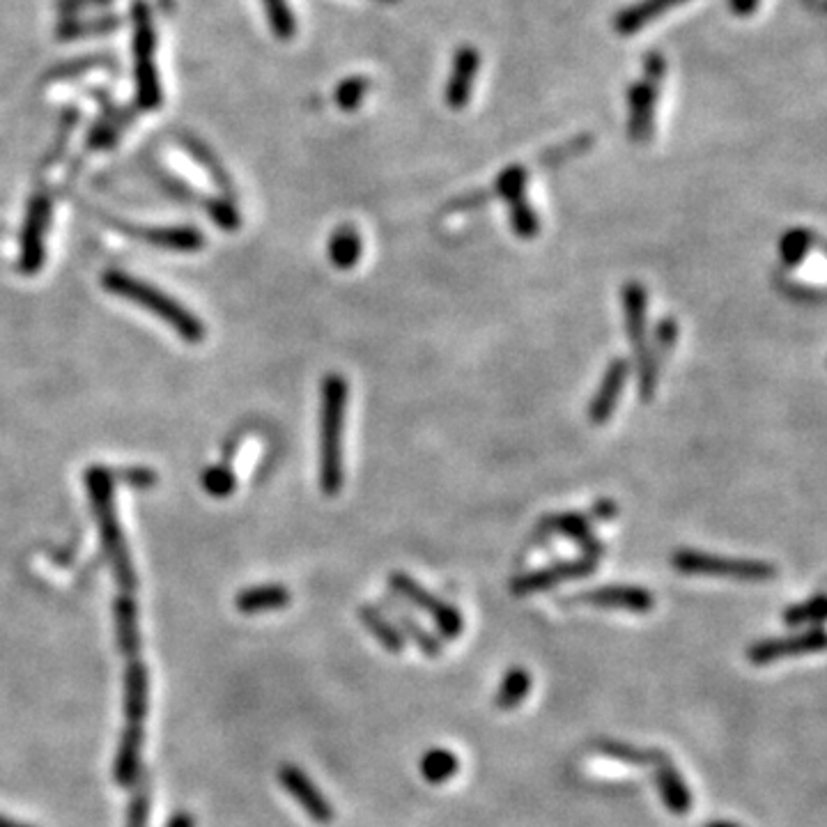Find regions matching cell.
<instances>
[{"label": "cell", "mask_w": 827, "mask_h": 827, "mask_svg": "<svg viewBox=\"0 0 827 827\" xmlns=\"http://www.w3.org/2000/svg\"><path fill=\"white\" fill-rule=\"evenodd\" d=\"M706 827H743V825H738V823H734V820H713V823H708Z\"/></svg>", "instance_id": "50"}, {"label": "cell", "mask_w": 827, "mask_h": 827, "mask_svg": "<svg viewBox=\"0 0 827 827\" xmlns=\"http://www.w3.org/2000/svg\"><path fill=\"white\" fill-rule=\"evenodd\" d=\"M495 191H471L446 205V215H460V212H474L478 207H486L492 200Z\"/></svg>", "instance_id": "41"}, {"label": "cell", "mask_w": 827, "mask_h": 827, "mask_svg": "<svg viewBox=\"0 0 827 827\" xmlns=\"http://www.w3.org/2000/svg\"><path fill=\"white\" fill-rule=\"evenodd\" d=\"M687 3V0H639V3L620 10L614 19V28L620 34H635L637 30L646 28L658 17L667 14L669 10Z\"/></svg>", "instance_id": "22"}, {"label": "cell", "mask_w": 827, "mask_h": 827, "mask_svg": "<svg viewBox=\"0 0 827 827\" xmlns=\"http://www.w3.org/2000/svg\"><path fill=\"white\" fill-rule=\"evenodd\" d=\"M292 600V594L283 584H262L249 586L235 598V607L241 614H267L286 609Z\"/></svg>", "instance_id": "21"}, {"label": "cell", "mask_w": 827, "mask_h": 827, "mask_svg": "<svg viewBox=\"0 0 827 827\" xmlns=\"http://www.w3.org/2000/svg\"><path fill=\"white\" fill-rule=\"evenodd\" d=\"M361 235L357 232L355 226H340L331 232L329 237V245H327V256H329V262L336 267V269H352L357 267L359 258H361Z\"/></svg>", "instance_id": "25"}, {"label": "cell", "mask_w": 827, "mask_h": 827, "mask_svg": "<svg viewBox=\"0 0 827 827\" xmlns=\"http://www.w3.org/2000/svg\"><path fill=\"white\" fill-rule=\"evenodd\" d=\"M86 486L90 492V501L97 515L99 522V534H101V545L107 549V555L113 564L116 579L120 584L122 594H133L136 591V572L131 566L129 549L124 545L116 508H113V478L107 469L92 467L86 471Z\"/></svg>", "instance_id": "2"}, {"label": "cell", "mask_w": 827, "mask_h": 827, "mask_svg": "<svg viewBox=\"0 0 827 827\" xmlns=\"http://www.w3.org/2000/svg\"><path fill=\"white\" fill-rule=\"evenodd\" d=\"M531 689V674L522 667H512L506 671L497 695H495V706L499 710H515L520 706Z\"/></svg>", "instance_id": "29"}, {"label": "cell", "mask_w": 827, "mask_h": 827, "mask_svg": "<svg viewBox=\"0 0 827 827\" xmlns=\"http://www.w3.org/2000/svg\"><path fill=\"white\" fill-rule=\"evenodd\" d=\"M385 605H389V609L393 611L396 616V626L400 630L402 637H407L409 641L417 644V648L428 655V658H439V655L444 652V644L439 637H435L432 632H428L424 626L417 624V618L409 616L407 611H402L393 600H385Z\"/></svg>", "instance_id": "27"}, {"label": "cell", "mask_w": 827, "mask_h": 827, "mask_svg": "<svg viewBox=\"0 0 827 827\" xmlns=\"http://www.w3.org/2000/svg\"><path fill=\"white\" fill-rule=\"evenodd\" d=\"M527 193V170L522 166H508L504 168L497 180H495V196L504 198L506 202L517 198V196H525Z\"/></svg>", "instance_id": "38"}, {"label": "cell", "mask_w": 827, "mask_h": 827, "mask_svg": "<svg viewBox=\"0 0 827 827\" xmlns=\"http://www.w3.org/2000/svg\"><path fill=\"white\" fill-rule=\"evenodd\" d=\"M131 51H133V83L136 103L141 111H157L163 103V88L157 67V28L146 0H133L131 6Z\"/></svg>", "instance_id": "5"}, {"label": "cell", "mask_w": 827, "mask_h": 827, "mask_svg": "<svg viewBox=\"0 0 827 827\" xmlns=\"http://www.w3.org/2000/svg\"><path fill=\"white\" fill-rule=\"evenodd\" d=\"M596 749L602 756L614 758V761H620V764H628V766H655L667 754L660 749H641V747L618 743V740H598Z\"/></svg>", "instance_id": "30"}, {"label": "cell", "mask_w": 827, "mask_h": 827, "mask_svg": "<svg viewBox=\"0 0 827 827\" xmlns=\"http://www.w3.org/2000/svg\"><path fill=\"white\" fill-rule=\"evenodd\" d=\"M182 146L187 148V152L207 170V172H210V178L217 182V187H221V191L226 193V196H232V187H230V178H228V172L223 170V166H219V161H217V157L210 152V150H207V146H202L200 141H196V138L193 136H185L182 138Z\"/></svg>", "instance_id": "33"}, {"label": "cell", "mask_w": 827, "mask_h": 827, "mask_svg": "<svg viewBox=\"0 0 827 827\" xmlns=\"http://www.w3.org/2000/svg\"><path fill=\"white\" fill-rule=\"evenodd\" d=\"M111 64H113V58H109V56H101V53L99 56H86V58L69 60V62H62V64L49 69L47 81H69V79L90 72V69L111 67Z\"/></svg>", "instance_id": "36"}, {"label": "cell", "mask_w": 827, "mask_h": 827, "mask_svg": "<svg viewBox=\"0 0 827 827\" xmlns=\"http://www.w3.org/2000/svg\"><path fill=\"white\" fill-rule=\"evenodd\" d=\"M262 8L273 38L290 42L297 34V17L288 6V0H262Z\"/></svg>", "instance_id": "31"}, {"label": "cell", "mask_w": 827, "mask_h": 827, "mask_svg": "<svg viewBox=\"0 0 827 827\" xmlns=\"http://www.w3.org/2000/svg\"><path fill=\"white\" fill-rule=\"evenodd\" d=\"M784 620L788 626L793 628H800V626H816V624H823V620H827V598L825 596H816L803 605H796V607H788L784 611Z\"/></svg>", "instance_id": "35"}, {"label": "cell", "mask_w": 827, "mask_h": 827, "mask_svg": "<svg viewBox=\"0 0 827 827\" xmlns=\"http://www.w3.org/2000/svg\"><path fill=\"white\" fill-rule=\"evenodd\" d=\"M348 382L338 372L322 379L320 405V488L336 497L342 488V421L348 407Z\"/></svg>", "instance_id": "1"}, {"label": "cell", "mask_w": 827, "mask_h": 827, "mask_svg": "<svg viewBox=\"0 0 827 827\" xmlns=\"http://www.w3.org/2000/svg\"><path fill=\"white\" fill-rule=\"evenodd\" d=\"M620 303H624L626 333L632 345L635 363L641 368L648 359V292L641 283L630 281L620 290Z\"/></svg>", "instance_id": "14"}, {"label": "cell", "mask_w": 827, "mask_h": 827, "mask_svg": "<svg viewBox=\"0 0 827 827\" xmlns=\"http://www.w3.org/2000/svg\"><path fill=\"white\" fill-rule=\"evenodd\" d=\"M667 74V60L660 53H648L644 60V79L660 86Z\"/></svg>", "instance_id": "44"}, {"label": "cell", "mask_w": 827, "mask_h": 827, "mask_svg": "<svg viewBox=\"0 0 827 827\" xmlns=\"http://www.w3.org/2000/svg\"><path fill=\"white\" fill-rule=\"evenodd\" d=\"M389 586L393 589V594H398L402 600H407L409 605L426 611L432 618V624H435L437 632L441 635V639L451 641V639H458L465 632L462 614L451 602H446V600L437 598L435 594H430L428 589H424V586L414 577L396 570V572L389 575Z\"/></svg>", "instance_id": "7"}, {"label": "cell", "mask_w": 827, "mask_h": 827, "mask_svg": "<svg viewBox=\"0 0 827 827\" xmlns=\"http://www.w3.org/2000/svg\"><path fill=\"white\" fill-rule=\"evenodd\" d=\"M655 784H658L660 798L665 807L674 816H685L693 809V793H689L682 775L674 766L671 758L665 754L658 764H655Z\"/></svg>", "instance_id": "19"}, {"label": "cell", "mask_w": 827, "mask_h": 827, "mask_svg": "<svg viewBox=\"0 0 827 827\" xmlns=\"http://www.w3.org/2000/svg\"><path fill=\"white\" fill-rule=\"evenodd\" d=\"M101 283L109 292H113V295H118L127 301H133L136 306L150 310V313L157 316L159 320L168 322L172 329H176V333L182 340H187V342H202L205 340V336H207L205 325L193 313H189L185 306H180L176 299H170L168 295H163L155 286L138 281V279H133V276H127L122 271H107V273H103Z\"/></svg>", "instance_id": "4"}, {"label": "cell", "mask_w": 827, "mask_h": 827, "mask_svg": "<svg viewBox=\"0 0 827 827\" xmlns=\"http://www.w3.org/2000/svg\"><path fill=\"white\" fill-rule=\"evenodd\" d=\"M150 680L148 669L141 660H131L124 676V713L127 729L116 758V779L122 786H131L138 779L141 768V745H143V721L148 715Z\"/></svg>", "instance_id": "3"}, {"label": "cell", "mask_w": 827, "mask_h": 827, "mask_svg": "<svg viewBox=\"0 0 827 827\" xmlns=\"http://www.w3.org/2000/svg\"><path fill=\"white\" fill-rule=\"evenodd\" d=\"M51 219V198L40 191L28 207V217L21 235V271L34 273L44 262V235Z\"/></svg>", "instance_id": "10"}, {"label": "cell", "mask_w": 827, "mask_h": 827, "mask_svg": "<svg viewBox=\"0 0 827 827\" xmlns=\"http://www.w3.org/2000/svg\"><path fill=\"white\" fill-rule=\"evenodd\" d=\"M202 486H205L207 492L215 495V497H228L235 490L237 480H235V474L230 469L215 467V469H210V471L205 474Z\"/></svg>", "instance_id": "40"}, {"label": "cell", "mask_w": 827, "mask_h": 827, "mask_svg": "<svg viewBox=\"0 0 827 827\" xmlns=\"http://www.w3.org/2000/svg\"><path fill=\"white\" fill-rule=\"evenodd\" d=\"M368 90H370V81L361 74L342 79L333 94L338 109L345 113H355L359 109V103L363 101V97L368 94Z\"/></svg>", "instance_id": "37"}, {"label": "cell", "mask_w": 827, "mask_h": 827, "mask_svg": "<svg viewBox=\"0 0 827 827\" xmlns=\"http://www.w3.org/2000/svg\"><path fill=\"white\" fill-rule=\"evenodd\" d=\"M207 212H210L212 221L223 230H237L241 226V217L228 198L207 200Z\"/></svg>", "instance_id": "39"}, {"label": "cell", "mask_w": 827, "mask_h": 827, "mask_svg": "<svg viewBox=\"0 0 827 827\" xmlns=\"http://www.w3.org/2000/svg\"><path fill=\"white\" fill-rule=\"evenodd\" d=\"M820 650H827V632L814 628L803 635L758 641L747 648V660L756 667H766L781 658H788V655H809Z\"/></svg>", "instance_id": "12"}, {"label": "cell", "mask_w": 827, "mask_h": 827, "mask_svg": "<svg viewBox=\"0 0 827 827\" xmlns=\"http://www.w3.org/2000/svg\"><path fill=\"white\" fill-rule=\"evenodd\" d=\"M630 372H632V363L628 359H614L607 366V370L600 379V387L589 402V421L594 426H605L611 419V414L618 405V398L626 389Z\"/></svg>", "instance_id": "16"}, {"label": "cell", "mask_w": 827, "mask_h": 827, "mask_svg": "<svg viewBox=\"0 0 827 827\" xmlns=\"http://www.w3.org/2000/svg\"><path fill=\"white\" fill-rule=\"evenodd\" d=\"M124 480L131 482V486H138V488H148L155 482V474L148 471V469H129L124 471Z\"/></svg>", "instance_id": "46"}, {"label": "cell", "mask_w": 827, "mask_h": 827, "mask_svg": "<svg viewBox=\"0 0 827 827\" xmlns=\"http://www.w3.org/2000/svg\"><path fill=\"white\" fill-rule=\"evenodd\" d=\"M758 6H761V0H729V10L736 14V17H749L758 10Z\"/></svg>", "instance_id": "47"}, {"label": "cell", "mask_w": 827, "mask_h": 827, "mask_svg": "<svg viewBox=\"0 0 827 827\" xmlns=\"http://www.w3.org/2000/svg\"><path fill=\"white\" fill-rule=\"evenodd\" d=\"M478 69H480L478 49H474L469 44L460 47L454 56L451 77H448V83H446V103H448V107L456 109V111L467 107L469 99H471L474 81L478 77Z\"/></svg>", "instance_id": "18"}, {"label": "cell", "mask_w": 827, "mask_h": 827, "mask_svg": "<svg viewBox=\"0 0 827 827\" xmlns=\"http://www.w3.org/2000/svg\"><path fill=\"white\" fill-rule=\"evenodd\" d=\"M377 3H387V6H393V3H398V0H377Z\"/></svg>", "instance_id": "51"}, {"label": "cell", "mask_w": 827, "mask_h": 827, "mask_svg": "<svg viewBox=\"0 0 827 827\" xmlns=\"http://www.w3.org/2000/svg\"><path fill=\"white\" fill-rule=\"evenodd\" d=\"M572 607H594V609H618L632 614H648L655 609V596L644 586H598L594 591H584L564 600Z\"/></svg>", "instance_id": "8"}, {"label": "cell", "mask_w": 827, "mask_h": 827, "mask_svg": "<svg viewBox=\"0 0 827 827\" xmlns=\"http://www.w3.org/2000/svg\"><path fill=\"white\" fill-rule=\"evenodd\" d=\"M113 6V0H56V10L60 12V17H79L83 12H92V10H103Z\"/></svg>", "instance_id": "43"}, {"label": "cell", "mask_w": 827, "mask_h": 827, "mask_svg": "<svg viewBox=\"0 0 827 827\" xmlns=\"http://www.w3.org/2000/svg\"><path fill=\"white\" fill-rule=\"evenodd\" d=\"M168 827H196V820H193L191 814H178V816L170 818Z\"/></svg>", "instance_id": "48"}, {"label": "cell", "mask_w": 827, "mask_h": 827, "mask_svg": "<svg viewBox=\"0 0 827 827\" xmlns=\"http://www.w3.org/2000/svg\"><path fill=\"white\" fill-rule=\"evenodd\" d=\"M671 566L680 575H701V577H721L738 581H768L777 577V568L766 561L756 559H729L715 557L697 549H676L671 555Z\"/></svg>", "instance_id": "6"}, {"label": "cell", "mask_w": 827, "mask_h": 827, "mask_svg": "<svg viewBox=\"0 0 827 827\" xmlns=\"http://www.w3.org/2000/svg\"><path fill=\"white\" fill-rule=\"evenodd\" d=\"M678 340V325L674 318H662L658 325H655L652 340H648V359L644 361L641 368H637L639 377V398L648 402L655 396V389H658V377L660 370L671 355L674 345Z\"/></svg>", "instance_id": "11"}, {"label": "cell", "mask_w": 827, "mask_h": 827, "mask_svg": "<svg viewBox=\"0 0 827 827\" xmlns=\"http://www.w3.org/2000/svg\"><path fill=\"white\" fill-rule=\"evenodd\" d=\"M540 529L547 534H559L570 538L586 559L600 561L605 555V545L594 536V520L589 512H557L542 517Z\"/></svg>", "instance_id": "13"}, {"label": "cell", "mask_w": 827, "mask_h": 827, "mask_svg": "<svg viewBox=\"0 0 827 827\" xmlns=\"http://www.w3.org/2000/svg\"><path fill=\"white\" fill-rule=\"evenodd\" d=\"M616 515H618V506L611 499H598L589 512L591 520H598V522H609Z\"/></svg>", "instance_id": "45"}, {"label": "cell", "mask_w": 827, "mask_h": 827, "mask_svg": "<svg viewBox=\"0 0 827 827\" xmlns=\"http://www.w3.org/2000/svg\"><path fill=\"white\" fill-rule=\"evenodd\" d=\"M596 566H598V561L581 557V559H575V561H561V564H555V566L534 570V572H525V575L515 577L510 581V594L517 596V598L542 594V591L555 589V586L561 584V581L581 579V577L594 575Z\"/></svg>", "instance_id": "9"}, {"label": "cell", "mask_w": 827, "mask_h": 827, "mask_svg": "<svg viewBox=\"0 0 827 827\" xmlns=\"http://www.w3.org/2000/svg\"><path fill=\"white\" fill-rule=\"evenodd\" d=\"M419 770H421V777L428 781V784H444L448 779H454L460 770V761L458 756L451 751V749H441V747H432L428 749L421 761H419Z\"/></svg>", "instance_id": "28"}, {"label": "cell", "mask_w": 827, "mask_h": 827, "mask_svg": "<svg viewBox=\"0 0 827 827\" xmlns=\"http://www.w3.org/2000/svg\"><path fill=\"white\" fill-rule=\"evenodd\" d=\"M141 237L155 247L170 249V251H198L205 239L202 235L191 226H176V228H152L141 230Z\"/></svg>", "instance_id": "26"}, {"label": "cell", "mask_w": 827, "mask_h": 827, "mask_svg": "<svg viewBox=\"0 0 827 827\" xmlns=\"http://www.w3.org/2000/svg\"><path fill=\"white\" fill-rule=\"evenodd\" d=\"M508 205V217H510V228L517 237L522 239H534L540 232V219L536 215L534 207L525 196H517L506 202Z\"/></svg>", "instance_id": "32"}, {"label": "cell", "mask_w": 827, "mask_h": 827, "mask_svg": "<svg viewBox=\"0 0 827 827\" xmlns=\"http://www.w3.org/2000/svg\"><path fill=\"white\" fill-rule=\"evenodd\" d=\"M0 827H30V825H26V823H17V820H12V818L0 816Z\"/></svg>", "instance_id": "49"}, {"label": "cell", "mask_w": 827, "mask_h": 827, "mask_svg": "<svg viewBox=\"0 0 827 827\" xmlns=\"http://www.w3.org/2000/svg\"><path fill=\"white\" fill-rule=\"evenodd\" d=\"M279 779H281L283 788L290 793V796L301 805V809L306 811V816L310 820H316L320 825H327V823L333 820L331 803L322 796V790L313 784V779H310L301 768H297L292 764H283L279 768Z\"/></svg>", "instance_id": "15"}, {"label": "cell", "mask_w": 827, "mask_h": 827, "mask_svg": "<svg viewBox=\"0 0 827 827\" xmlns=\"http://www.w3.org/2000/svg\"><path fill=\"white\" fill-rule=\"evenodd\" d=\"M116 632L120 650L129 660H138V652H141V632H138V611L133 594H122L116 600Z\"/></svg>", "instance_id": "23"}, {"label": "cell", "mask_w": 827, "mask_h": 827, "mask_svg": "<svg viewBox=\"0 0 827 827\" xmlns=\"http://www.w3.org/2000/svg\"><path fill=\"white\" fill-rule=\"evenodd\" d=\"M148 820H150V790L138 788L129 805L127 827H148Z\"/></svg>", "instance_id": "42"}, {"label": "cell", "mask_w": 827, "mask_h": 827, "mask_svg": "<svg viewBox=\"0 0 827 827\" xmlns=\"http://www.w3.org/2000/svg\"><path fill=\"white\" fill-rule=\"evenodd\" d=\"M361 626L379 641L385 650L389 652H402L405 650V637L400 635L398 626L393 620L387 618V614L375 607V605H361L357 611Z\"/></svg>", "instance_id": "24"}, {"label": "cell", "mask_w": 827, "mask_h": 827, "mask_svg": "<svg viewBox=\"0 0 827 827\" xmlns=\"http://www.w3.org/2000/svg\"><path fill=\"white\" fill-rule=\"evenodd\" d=\"M122 26L120 14H94V17H64L56 26V38L60 42H74L99 38V34L116 32Z\"/></svg>", "instance_id": "20"}, {"label": "cell", "mask_w": 827, "mask_h": 827, "mask_svg": "<svg viewBox=\"0 0 827 827\" xmlns=\"http://www.w3.org/2000/svg\"><path fill=\"white\" fill-rule=\"evenodd\" d=\"M658 88L646 79L637 81L628 90V136L635 143H646L652 136V122H655V103H658Z\"/></svg>", "instance_id": "17"}, {"label": "cell", "mask_w": 827, "mask_h": 827, "mask_svg": "<svg viewBox=\"0 0 827 827\" xmlns=\"http://www.w3.org/2000/svg\"><path fill=\"white\" fill-rule=\"evenodd\" d=\"M811 245H814V235L809 230H805V228L788 230L779 241V256H781L784 265H788V267L800 265L807 258Z\"/></svg>", "instance_id": "34"}]
</instances>
